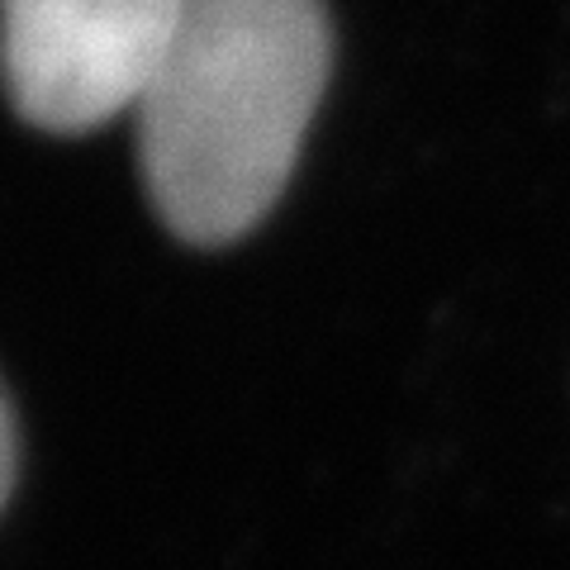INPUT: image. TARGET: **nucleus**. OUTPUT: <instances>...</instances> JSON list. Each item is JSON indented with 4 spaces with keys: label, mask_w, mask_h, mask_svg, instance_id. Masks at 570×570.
Wrapping results in <instances>:
<instances>
[{
    "label": "nucleus",
    "mask_w": 570,
    "mask_h": 570,
    "mask_svg": "<svg viewBox=\"0 0 570 570\" xmlns=\"http://www.w3.org/2000/svg\"><path fill=\"white\" fill-rule=\"evenodd\" d=\"M328 62L324 0H190L134 105L148 205L176 238L224 247L272 214Z\"/></svg>",
    "instance_id": "nucleus-1"
},
{
    "label": "nucleus",
    "mask_w": 570,
    "mask_h": 570,
    "mask_svg": "<svg viewBox=\"0 0 570 570\" xmlns=\"http://www.w3.org/2000/svg\"><path fill=\"white\" fill-rule=\"evenodd\" d=\"M190 0H0V86L43 134L134 115Z\"/></svg>",
    "instance_id": "nucleus-2"
},
{
    "label": "nucleus",
    "mask_w": 570,
    "mask_h": 570,
    "mask_svg": "<svg viewBox=\"0 0 570 570\" xmlns=\"http://www.w3.org/2000/svg\"><path fill=\"white\" fill-rule=\"evenodd\" d=\"M14 475H20V433H14L10 400H6V390H0V509L10 504Z\"/></svg>",
    "instance_id": "nucleus-3"
}]
</instances>
